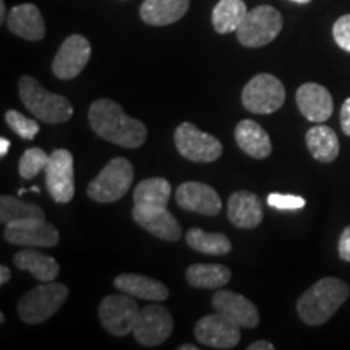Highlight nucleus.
Instances as JSON below:
<instances>
[{"instance_id":"obj_21","label":"nucleus","mask_w":350,"mask_h":350,"mask_svg":"<svg viewBox=\"0 0 350 350\" xmlns=\"http://www.w3.org/2000/svg\"><path fill=\"white\" fill-rule=\"evenodd\" d=\"M235 142L240 150L253 159H266L273 151V143L266 130L248 119L239 122L235 126Z\"/></svg>"},{"instance_id":"obj_40","label":"nucleus","mask_w":350,"mask_h":350,"mask_svg":"<svg viewBox=\"0 0 350 350\" xmlns=\"http://www.w3.org/2000/svg\"><path fill=\"white\" fill-rule=\"evenodd\" d=\"M3 21H5V2L0 0V23H3Z\"/></svg>"},{"instance_id":"obj_24","label":"nucleus","mask_w":350,"mask_h":350,"mask_svg":"<svg viewBox=\"0 0 350 350\" xmlns=\"http://www.w3.org/2000/svg\"><path fill=\"white\" fill-rule=\"evenodd\" d=\"M13 262L16 268L28 271L41 282H52L60 273V266L55 258L34 250V247H28L16 253Z\"/></svg>"},{"instance_id":"obj_10","label":"nucleus","mask_w":350,"mask_h":350,"mask_svg":"<svg viewBox=\"0 0 350 350\" xmlns=\"http://www.w3.org/2000/svg\"><path fill=\"white\" fill-rule=\"evenodd\" d=\"M46 188L57 203H68L75 196L73 156L68 150H54L46 165Z\"/></svg>"},{"instance_id":"obj_41","label":"nucleus","mask_w":350,"mask_h":350,"mask_svg":"<svg viewBox=\"0 0 350 350\" xmlns=\"http://www.w3.org/2000/svg\"><path fill=\"white\" fill-rule=\"evenodd\" d=\"M178 350H198V347L196 345H190V344H183L178 347Z\"/></svg>"},{"instance_id":"obj_6","label":"nucleus","mask_w":350,"mask_h":350,"mask_svg":"<svg viewBox=\"0 0 350 350\" xmlns=\"http://www.w3.org/2000/svg\"><path fill=\"white\" fill-rule=\"evenodd\" d=\"M284 26L282 15L278 8L260 5L250 10L239 26L237 39L245 47H262L279 36Z\"/></svg>"},{"instance_id":"obj_42","label":"nucleus","mask_w":350,"mask_h":350,"mask_svg":"<svg viewBox=\"0 0 350 350\" xmlns=\"http://www.w3.org/2000/svg\"><path fill=\"white\" fill-rule=\"evenodd\" d=\"M291 2H295V3H308L310 0H291Z\"/></svg>"},{"instance_id":"obj_38","label":"nucleus","mask_w":350,"mask_h":350,"mask_svg":"<svg viewBox=\"0 0 350 350\" xmlns=\"http://www.w3.org/2000/svg\"><path fill=\"white\" fill-rule=\"evenodd\" d=\"M10 278H12V273H10V269L7 268V266H0V284H7L8 281H10Z\"/></svg>"},{"instance_id":"obj_5","label":"nucleus","mask_w":350,"mask_h":350,"mask_svg":"<svg viewBox=\"0 0 350 350\" xmlns=\"http://www.w3.org/2000/svg\"><path fill=\"white\" fill-rule=\"evenodd\" d=\"M135 178L133 165L125 157H113L88 185V196L96 203H113L124 198Z\"/></svg>"},{"instance_id":"obj_32","label":"nucleus","mask_w":350,"mask_h":350,"mask_svg":"<svg viewBox=\"0 0 350 350\" xmlns=\"http://www.w3.org/2000/svg\"><path fill=\"white\" fill-rule=\"evenodd\" d=\"M5 122L7 125L23 139H33L39 131V124H36V122L31 119H28V117H25L23 113H20L18 111H13V109L5 112Z\"/></svg>"},{"instance_id":"obj_17","label":"nucleus","mask_w":350,"mask_h":350,"mask_svg":"<svg viewBox=\"0 0 350 350\" xmlns=\"http://www.w3.org/2000/svg\"><path fill=\"white\" fill-rule=\"evenodd\" d=\"M297 106L305 119L314 124H323L334 112L332 96L325 86L318 83H305L297 90Z\"/></svg>"},{"instance_id":"obj_13","label":"nucleus","mask_w":350,"mask_h":350,"mask_svg":"<svg viewBox=\"0 0 350 350\" xmlns=\"http://www.w3.org/2000/svg\"><path fill=\"white\" fill-rule=\"evenodd\" d=\"M3 237L8 243L20 247H55L59 243V230L46 219H28L5 226Z\"/></svg>"},{"instance_id":"obj_22","label":"nucleus","mask_w":350,"mask_h":350,"mask_svg":"<svg viewBox=\"0 0 350 350\" xmlns=\"http://www.w3.org/2000/svg\"><path fill=\"white\" fill-rule=\"evenodd\" d=\"M113 286L124 294L135 299L150 301H164L169 297V288L163 282L142 274H120L113 279Z\"/></svg>"},{"instance_id":"obj_30","label":"nucleus","mask_w":350,"mask_h":350,"mask_svg":"<svg viewBox=\"0 0 350 350\" xmlns=\"http://www.w3.org/2000/svg\"><path fill=\"white\" fill-rule=\"evenodd\" d=\"M28 219H46V216L36 204H26L15 196L2 195V198H0V222L3 226L28 221Z\"/></svg>"},{"instance_id":"obj_23","label":"nucleus","mask_w":350,"mask_h":350,"mask_svg":"<svg viewBox=\"0 0 350 350\" xmlns=\"http://www.w3.org/2000/svg\"><path fill=\"white\" fill-rule=\"evenodd\" d=\"M188 7L190 0H144L139 16L151 26H165L182 20Z\"/></svg>"},{"instance_id":"obj_18","label":"nucleus","mask_w":350,"mask_h":350,"mask_svg":"<svg viewBox=\"0 0 350 350\" xmlns=\"http://www.w3.org/2000/svg\"><path fill=\"white\" fill-rule=\"evenodd\" d=\"M214 312H219L235 321L240 327H256L260 313L252 300L234 291H219L213 295Z\"/></svg>"},{"instance_id":"obj_3","label":"nucleus","mask_w":350,"mask_h":350,"mask_svg":"<svg viewBox=\"0 0 350 350\" xmlns=\"http://www.w3.org/2000/svg\"><path fill=\"white\" fill-rule=\"evenodd\" d=\"M18 93L25 107L41 122L64 124L72 119L73 107L70 100L65 96L44 90L36 78L21 77L18 81Z\"/></svg>"},{"instance_id":"obj_20","label":"nucleus","mask_w":350,"mask_h":350,"mask_svg":"<svg viewBox=\"0 0 350 350\" xmlns=\"http://www.w3.org/2000/svg\"><path fill=\"white\" fill-rule=\"evenodd\" d=\"M8 29L26 41H41L46 36V25L39 8L33 3L13 7L7 16Z\"/></svg>"},{"instance_id":"obj_28","label":"nucleus","mask_w":350,"mask_h":350,"mask_svg":"<svg viewBox=\"0 0 350 350\" xmlns=\"http://www.w3.org/2000/svg\"><path fill=\"white\" fill-rule=\"evenodd\" d=\"M172 187L169 180L163 177H152L139 182L133 191L135 204H156V206H167Z\"/></svg>"},{"instance_id":"obj_34","label":"nucleus","mask_w":350,"mask_h":350,"mask_svg":"<svg viewBox=\"0 0 350 350\" xmlns=\"http://www.w3.org/2000/svg\"><path fill=\"white\" fill-rule=\"evenodd\" d=\"M332 36L340 49L350 52V15H344L332 26Z\"/></svg>"},{"instance_id":"obj_7","label":"nucleus","mask_w":350,"mask_h":350,"mask_svg":"<svg viewBox=\"0 0 350 350\" xmlns=\"http://www.w3.org/2000/svg\"><path fill=\"white\" fill-rule=\"evenodd\" d=\"M286 90L279 78L271 73H260L247 83L242 91V104L248 112L273 113L284 106Z\"/></svg>"},{"instance_id":"obj_36","label":"nucleus","mask_w":350,"mask_h":350,"mask_svg":"<svg viewBox=\"0 0 350 350\" xmlns=\"http://www.w3.org/2000/svg\"><path fill=\"white\" fill-rule=\"evenodd\" d=\"M340 126L347 137H350V98L344 100L342 109H340Z\"/></svg>"},{"instance_id":"obj_14","label":"nucleus","mask_w":350,"mask_h":350,"mask_svg":"<svg viewBox=\"0 0 350 350\" xmlns=\"http://www.w3.org/2000/svg\"><path fill=\"white\" fill-rule=\"evenodd\" d=\"M91 57V44L81 34L65 39L52 62V72L60 80H73L85 70Z\"/></svg>"},{"instance_id":"obj_27","label":"nucleus","mask_w":350,"mask_h":350,"mask_svg":"<svg viewBox=\"0 0 350 350\" xmlns=\"http://www.w3.org/2000/svg\"><path fill=\"white\" fill-rule=\"evenodd\" d=\"M232 273L224 265H191L187 269V281L196 288H221L230 281Z\"/></svg>"},{"instance_id":"obj_25","label":"nucleus","mask_w":350,"mask_h":350,"mask_svg":"<svg viewBox=\"0 0 350 350\" xmlns=\"http://www.w3.org/2000/svg\"><path fill=\"white\" fill-rule=\"evenodd\" d=\"M306 146L319 163H332L339 156V138L336 131L326 125H314L306 131Z\"/></svg>"},{"instance_id":"obj_2","label":"nucleus","mask_w":350,"mask_h":350,"mask_svg":"<svg viewBox=\"0 0 350 350\" xmlns=\"http://www.w3.org/2000/svg\"><path fill=\"white\" fill-rule=\"evenodd\" d=\"M350 295V287L342 279L323 278L306 288L297 301V313L310 326L325 325Z\"/></svg>"},{"instance_id":"obj_37","label":"nucleus","mask_w":350,"mask_h":350,"mask_svg":"<svg viewBox=\"0 0 350 350\" xmlns=\"http://www.w3.org/2000/svg\"><path fill=\"white\" fill-rule=\"evenodd\" d=\"M248 350H274V345L268 340H256V342L248 345Z\"/></svg>"},{"instance_id":"obj_12","label":"nucleus","mask_w":350,"mask_h":350,"mask_svg":"<svg viewBox=\"0 0 350 350\" xmlns=\"http://www.w3.org/2000/svg\"><path fill=\"white\" fill-rule=\"evenodd\" d=\"M195 338L200 344L213 349H234L240 342L242 332L240 326L226 314L214 312L213 314H206L196 323Z\"/></svg>"},{"instance_id":"obj_16","label":"nucleus","mask_w":350,"mask_h":350,"mask_svg":"<svg viewBox=\"0 0 350 350\" xmlns=\"http://www.w3.org/2000/svg\"><path fill=\"white\" fill-rule=\"evenodd\" d=\"M175 200L185 211L204 214V216H216L222 209V201L217 191L201 182H185L178 185Z\"/></svg>"},{"instance_id":"obj_19","label":"nucleus","mask_w":350,"mask_h":350,"mask_svg":"<svg viewBox=\"0 0 350 350\" xmlns=\"http://www.w3.org/2000/svg\"><path fill=\"white\" fill-rule=\"evenodd\" d=\"M227 216L235 227L255 229L262 222V203L260 196L247 190L232 193L227 203Z\"/></svg>"},{"instance_id":"obj_31","label":"nucleus","mask_w":350,"mask_h":350,"mask_svg":"<svg viewBox=\"0 0 350 350\" xmlns=\"http://www.w3.org/2000/svg\"><path fill=\"white\" fill-rule=\"evenodd\" d=\"M49 154L41 148H29L23 152L18 163V172L25 180H31L41 170L46 169Z\"/></svg>"},{"instance_id":"obj_35","label":"nucleus","mask_w":350,"mask_h":350,"mask_svg":"<svg viewBox=\"0 0 350 350\" xmlns=\"http://www.w3.org/2000/svg\"><path fill=\"white\" fill-rule=\"evenodd\" d=\"M339 256L342 261L350 262V226L345 227L339 239Z\"/></svg>"},{"instance_id":"obj_29","label":"nucleus","mask_w":350,"mask_h":350,"mask_svg":"<svg viewBox=\"0 0 350 350\" xmlns=\"http://www.w3.org/2000/svg\"><path fill=\"white\" fill-rule=\"evenodd\" d=\"M187 243L188 247L204 255H227L232 250L230 240L224 234H208L196 227L188 230Z\"/></svg>"},{"instance_id":"obj_26","label":"nucleus","mask_w":350,"mask_h":350,"mask_svg":"<svg viewBox=\"0 0 350 350\" xmlns=\"http://www.w3.org/2000/svg\"><path fill=\"white\" fill-rule=\"evenodd\" d=\"M248 8L243 0H219L213 8V26L219 34L235 33L247 16Z\"/></svg>"},{"instance_id":"obj_1","label":"nucleus","mask_w":350,"mask_h":350,"mask_svg":"<svg viewBox=\"0 0 350 350\" xmlns=\"http://www.w3.org/2000/svg\"><path fill=\"white\" fill-rule=\"evenodd\" d=\"M91 129L98 137L117 146L133 148L146 142L148 129L142 120L126 116L124 107L111 99L94 100L88 111Z\"/></svg>"},{"instance_id":"obj_39","label":"nucleus","mask_w":350,"mask_h":350,"mask_svg":"<svg viewBox=\"0 0 350 350\" xmlns=\"http://www.w3.org/2000/svg\"><path fill=\"white\" fill-rule=\"evenodd\" d=\"M8 148H10V142L7 138H0V156L5 157L8 152Z\"/></svg>"},{"instance_id":"obj_4","label":"nucleus","mask_w":350,"mask_h":350,"mask_svg":"<svg viewBox=\"0 0 350 350\" xmlns=\"http://www.w3.org/2000/svg\"><path fill=\"white\" fill-rule=\"evenodd\" d=\"M67 297L68 287L65 284L44 282L21 297L16 312L26 325H41L59 312Z\"/></svg>"},{"instance_id":"obj_33","label":"nucleus","mask_w":350,"mask_h":350,"mask_svg":"<svg viewBox=\"0 0 350 350\" xmlns=\"http://www.w3.org/2000/svg\"><path fill=\"white\" fill-rule=\"evenodd\" d=\"M268 204L271 208L281 209V211H295L305 206L306 201L297 195H284V193H271L268 196Z\"/></svg>"},{"instance_id":"obj_8","label":"nucleus","mask_w":350,"mask_h":350,"mask_svg":"<svg viewBox=\"0 0 350 350\" xmlns=\"http://www.w3.org/2000/svg\"><path fill=\"white\" fill-rule=\"evenodd\" d=\"M174 142L178 152L191 163H213L224 151L216 137L198 130L191 122H183L177 126Z\"/></svg>"},{"instance_id":"obj_15","label":"nucleus","mask_w":350,"mask_h":350,"mask_svg":"<svg viewBox=\"0 0 350 350\" xmlns=\"http://www.w3.org/2000/svg\"><path fill=\"white\" fill-rule=\"evenodd\" d=\"M133 221L150 232L156 239L177 242L182 237V227L165 206L156 204H135L131 211Z\"/></svg>"},{"instance_id":"obj_11","label":"nucleus","mask_w":350,"mask_h":350,"mask_svg":"<svg viewBox=\"0 0 350 350\" xmlns=\"http://www.w3.org/2000/svg\"><path fill=\"white\" fill-rule=\"evenodd\" d=\"M174 331V318L163 305H146L139 310L133 336L144 347H156L169 339Z\"/></svg>"},{"instance_id":"obj_9","label":"nucleus","mask_w":350,"mask_h":350,"mask_svg":"<svg viewBox=\"0 0 350 350\" xmlns=\"http://www.w3.org/2000/svg\"><path fill=\"white\" fill-rule=\"evenodd\" d=\"M139 308L129 294H112L100 301L99 319L104 329L112 336H126L133 332Z\"/></svg>"}]
</instances>
